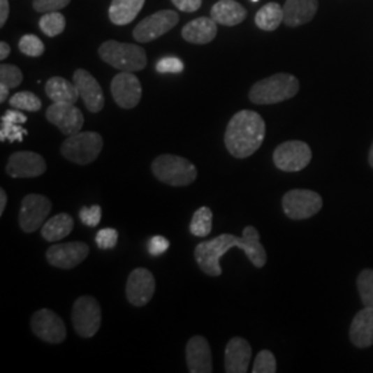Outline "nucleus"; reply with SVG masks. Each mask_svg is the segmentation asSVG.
I'll list each match as a JSON object with an SVG mask.
<instances>
[{
  "label": "nucleus",
  "instance_id": "f257e3e1",
  "mask_svg": "<svg viewBox=\"0 0 373 373\" xmlns=\"http://www.w3.org/2000/svg\"><path fill=\"white\" fill-rule=\"evenodd\" d=\"M233 248L242 249L250 263L257 268L264 267L267 263L265 249L260 242L258 231L253 226L245 227L242 237L240 238L233 234H221L214 240L198 244L193 257L205 274L210 277H220L223 272L220 258Z\"/></svg>",
  "mask_w": 373,
  "mask_h": 373
},
{
  "label": "nucleus",
  "instance_id": "f03ea898",
  "mask_svg": "<svg viewBox=\"0 0 373 373\" xmlns=\"http://www.w3.org/2000/svg\"><path fill=\"white\" fill-rule=\"evenodd\" d=\"M264 136V119L254 111L244 110L237 112L227 124L224 144L234 158L245 159L261 147Z\"/></svg>",
  "mask_w": 373,
  "mask_h": 373
},
{
  "label": "nucleus",
  "instance_id": "7ed1b4c3",
  "mask_svg": "<svg viewBox=\"0 0 373 373\" xmlns=\"http://www.w3.org/2000/svg\"><path fill=\"white\" fill-rule=\"evenodd\" d=\"M300 89L296 76L291 73H275L270 78L256 82L250 92L249 100L257 105L278 104L293 98Z\"/></svg>",
  "mask_w": 373,
  "mask_h": 373
},
{
  "label": "nucleus",
  "instance_id": "20e7f679",
  "mask_svg": "<svg viewBox=\"0 0 373 373\" xmlns=\"http://www.w3.org/2000/svg\"><path fill=\"white\" fill-rule=\"evenodd\" d=\"M98 54L103 61L122 72H138L147 66L145 50L138 45L107 41L100 46Z\"/></svg>",
  "mask_w": 373,
  "mask_h": 373
},
{
  "label": "nucleus",
  "instance_id": "39448f33",
  "mask_svg": "<svg viewBox=\"0 0 373 373\" xmlns=\"http://www.w3.org/2000/svg\"><path fill=\"white\" fill-rule=\"evenodd\" d=\"M151 169L159 182L172 186H189L198 176L193 163L183 156L170 154L155 158Z\"/></svg>",
  "mask_w": 373,
  "mask_h": 373
},
{
  "label": "nucleus",
  "instance_id": "423d86ee",
  "mask_svg": "<svg viewBox=\"0 0 373 373\" xmlns=\"http://www.w3.org/2000/svg\"><path fill=\"white\" fill-rule=\"evenodd\" d=\"M104 141L96 131H79L68 136L61 144V154L65 159L78 165H89L94 162L101 149Z\"/></svg>",
  "mask_w": 373,
  "mask_h": 373
},
{
  "label": "nucleus",
  "instance_id": "0eeeda50",
  "mask_svg": "<svg viewBox=\"0 0 373 373\" xmlns=\"http://www.w3.org/2000/svg\"><path fill=\"white\" fill-rule=\"evenodd\" d=\"M71 319L76 333L83 339H89L98 332L101 326L103 311L94 298L82 296L73 303Z\"/></svg>",
  "mask_w": 373,
  "mask_h": 373
},
{
  "label": "nucleus",
  "instance_id": "6e6552de",
  "mask_svg": "<svg viewBox=\"0 0 373 373\" xmlns=\"http://www.w3.org/2000/svg\"><path fill=\"white\" fill-rule=\"evenodd\" d=\"M52 202L47 196L41 193H28L20 207L18 221L24 233L32 234L43 227L52 212Z\"/></svg>",
  "mask_w": 373,
  "mask_h": 373
},
{
  "label": "nucleus",
  "instance_id": "1a4fd4ad",
  "mask_svg": "<svg viewBox=\"0 0 373 373\" xmlns=\"http://www.w3.org/2000/svg\"><path fill=\"white\" fill-rule=\"evenodd\" d=\"M322 198L310 189H292L282 198L284 213L292 220H306L322 209Z\"/></svg>",
  "mask_w": 373,
  "mask_h": 373
},
{
  "label": "nucleus",
  "instance_id": "9d476101",
  "mask_svg": "<svg viewBox=\"0 0 373 373\" xmlns=\"http://www.w3.org/2000/svg\"><path fill=\"white\" fill-rule=\"evenodd\" d=\"M180 17L176 11L161 10L144 18L133 31V38L138 43H149L175 28Z\"/></svg>",
  "mask_w": 373,
  "mask_h": 373
},
{
  "label": "nucleus",
  "instance_id": "9b49d317",
  "mask_svg": "<svg viewBox=\"0 0 373 373\" xmlns=\"http://www.w3.org/2000/svg\"><path fill=\"white\" fill-rule=\"evenodd\" d=\"M312 152L309 144L298 140L286 141L274 151V163L282 172H300L309 166Z\"/></svg>",
  "mask_w": 373,
  "mask_h": 373
},
{
  "label": "nucleus",
  "instance_id": "f8f14e48",
  "mask_svg": "<svg viewBox=\"0 0 373 373\" xmlns=\"http://www.w3.org/2000/svg\"><path fill=\"white\" fill-rule=\"evenodd\" d=\"M31 326L36 337L50 344L62 343L66 337L65 323L54 311L47 309L36 311L32 315Z\"/></svg>",
  "mask_w": 373,
  "mask_h": 373
},
{
  "label": "nucleus",
  "instance_id": "ddd939ff",
  "mask_svg": "<svg viewBox=\"0 0 373 373\" xmlns=\"http://www.w3.org/2000/svg\"><path fill=\"white\" fill-rule=\"evenodd\" d=\"M46 161L31 151H18L10 155L6 172L13 179H34L46 172Z\"/></svg>",
  "mask_w": 373,
  "mask_h": 373
},
{
  "label": "nucleus",
  "instance_id": "4468645a",
  "mask_svg": "<svg viewBox=\"0 0 373 373\" xmlns=\"http://www.w3.org/2000/svg\"><path fill=\"white\" fill-rule=\"evenodd\" d=\"M155 293V278L147 268H136L130 272L126 284V298L134 307L148 305Z\"/></svg>",
  "mask_w": 373,
  "mask_h": 373
},
{
  "label": "nucleus",
  "instance_id": "2eb2a0df",
  "mask_svg": "<svg viewBox=\"0 0 373 373\" xmlns=\"http://www.w3.org/2000/svg\"><path fill=\"white\" fill-rule=\"evenodd\" d=\"M114 101L124 110L137 107L141 100V83L133 72H119L111 82Z\"/></svg>",
  "mask_w": 373,
  "mask_h": 373
},
{
  "label": "nucleus",
  "instance_id": "dca6fc26",
  "mask_svg": "<svg viewBox=\"0 0 373 373\" xmlns=\"http://www.w3.org/2000/svg\"><path fill=\"white\" fill-rule=\"evenodd\" d=\"M46 118L52 124L60 129L62 134L72 136L79 133L85 124V117L75 104L68 103H53L47 111Z\"/></svg>",
  "mask_w": 373,
  "mask_h": 373
},
{
  "label": "nucleus",
  "instance_id": "f3484780",
  "mask_svg": "<svg viewBox=\"0 0 373 373\" xmlns=\"http://www.w3.org/2000/svg\"><path fill=\"white\" fill-rule=\"evenodd\" d=\"M73 83L79 90V96L82 97L86 108L97 114L104 108L105 100H104V93L97 82V79L87 72L86 69H76L73 73Z\"/></svg>",
  "mask_w": 373,
  "mask_h": 373
},
{
  "label": "nucleus",
  "instance_id": "a211bd4d",
  "mask_svg": "<svg viewBox=\"0 0 373 373\" xmlns=\"http://www.w3.org/2000/svg\"><path fill=\"white\" fill-rule=\"evenodd\" d=\"M89 251L90 249L83 242H68L50 247L46 251V257L53 267L71 270L85 261Z\"/></svg>",
  "mask_w": 373,
  "mask_h": 373
},
{
  "label": "nucleus",
  "instance_id": "6ab92c4d",
  "mask_svg": "<svg viewBox=\"0 0 373 373\" xmlns=\"http://www.w3.org/2000/svg\"><path fill=\"white\" fill-rule=\"evenodd\" d=\"M186 365L191 373L213 372L212 350L203 336H193L188 340L186 349Z\"/></svg>",
  "mask_w": 373,
  "mask_h": 373
},
{
  "label": "nucleus",
  "instance_id": "aec40b11",
  "mask_svg": "<svg viewBox=\"0 0 373 373\" xmlns=\"http://www.w3.org/2000/svg\"><path fill=\"white\" fill-rule=\"evenodd\" d=\"M251 347L242 337H233L226 347L224 367L227 373L248 372Z\"/></svg>",
  "mask_w": 373,
  "mask_h": 373
},
{
  "label": "nucleus",
  "instance_id": "412c9836",
  "mask_svg": "<svg viewBox=\"0 0 373 373\" xmlns=\"http://www.w3.org/2000/svg\"><path fill=\"white\" fill-rule=\"evenodd\" d=\"M318 11V0H286L284 4V24L296 28L310 22Z\"/></svg>",
  "mask_w": 373,
  "mask_h": 373
},
{
  "label": "nucleus",
  "instance_id": "4be33fe9",
  "mask_svg": "<svg viewBox=\"0 0 373 373\" xmlns=\"http://www.w3.org/2000/svg\"><path fill=\"white\" fill-rule=\"evenodd\" d=\"M350 340L360 349L373 344V309L364 307L356 314L350 326Z\"/></svg>",
  "mask_w": 373,
  "mask_h": 373
},
{
  "label": "nucleus",
  "instance_id": "5701e85b",
  "mask_svg": "<svg viewBox=\"0 0 373 373\" xmlns=\"http://www.w3.org/2000/svg\"><path fill=\"white\" fill-rule=\"evenodd\" d=\"M182 35L192 45L210 43L217 35V22L212 17L195 18L183 28Z\"/></svg>",
  "mask_w": 373,
  "mask_h": 373
},
{
  "label": "nucleus",
  "instance_id": "b1692460",
  "mask_svg": "<svg viewBox=\"0 0 373 373\" xmlns=\"http://www.w3.org/2000/svg\"><path fill=\"white\" fill-rule=\"evenodd\" d=\"M247 8L235 0H219L210 11V17L220 25L235 27L245 21Z\"/></svg>",
  "mask_w": 373,
  "mask_h": 373
},
{
  "label": "nucleus",
  "instance_id": "393cba45",
  "mask_svg": "<svg viewBox=\"0 0 373 373\" xmlns=\"http://www.w3.org/2000/svg\"><path fill=\"white\" fill-rule=\"evenodd\" d=\"M46 94L53 103H68V104H75L80 97L75 83L66 80L61 76H54L47 80Z\"/></svg>",
  "mask_w": 373,
  "mask_h": 373
},
{
  "label": "nucleus",
  "instance_id": "a878e982",
  "mask_svg": "<svg viewBox=\"0 0 373 373\" xmlns=\"http://www.w3.org/2000/svg\"><path fill=\"white\" fill-rule=\"evenodd\" d=\"M73 226V219L68 213H59L43 224L41 234L47 242H59L72 233Z\"/></svg>",
  "mask_w": 373,
  "mask_h": 373
},
{
  "label": "nucleus",
  "instance_id": "bb28decb",
  "mask_svg": "<svg viewBox=\"0 0 373 373\" xmlns=\"http://www.w3.org/2000/svg\"><path fill=\"white\" fill-rule=\"evenodd\" d=\"M145 0H112L108 17L115 25L130 24L141 11Z\"/></svg>",
  "mask_w": 373,
  "mask_h": 373
},
{
  "label": "nucleus",
  "instance_id": "cd10ccee",
  "mask_svg": "<svg viewBox=\"0 0 373 373\" xmlns=\"http://www.w3.org/2000/svg\"><path fill=\"white\" fill-rule=\"evenodd\" d=\"M254 22L263 31H275L284 22V7L275 1L264 4L257 11Z\"/></svg>",
  "mask_w": 373,
  "mask_h": 373
},
{
  "label": "nucleus",
  "instance_id": "c85d7f7f",
  "mask_svg": "<svg viewBox=\"0 0 373 373\" xmlns=\"http://www.w3.org/2000/svg\"><path fill=\"white\" fill-rule=\"evenodd\" d=\"M213 228V213L207 206L199 207L191 220L189 231L193 237H206L212 233Z\"/></svg>",
  "mask_w": 373,
  "mask_h": 373
},
{
  "label": "nucleus",
  "instance_id": "c756f323",
  "mask_svg": "<svg viewBox=\"0 0 373 373\" xmlns=\"http://www.w3.org/2000/svg\"><path fill=\"white\" fill-rule=\"evenodd\" d=\"M65 22H66L65 17L61 13L52 11V13H46L42 15V18L39 20V28L46 36L54 38L64 32Z\"/></svg>",
  "mask_w": 373,
  "mask_h": 373
},
{
  "label": "nucleus",
  "instance_id": "7c9ffc66",
  "mask_svg": "<svg viewBox=\"0 0 373 373\" xmlns=\"http://www.w3.org/2000/svg\"><path fill=\"white\" fill-rule=\"evenodd\" d=\"M8 104L15 108V110H20V111H28V112H38L41 108H42V101L41 98L31 93V92H20V93H15Z\"/></svg>",
  "mask_w": 373,
  "mask_h": 373
},
{
  "label": "nucleus",
  "instance_id": "2f4dec72",
  "mask_svg": "<svg viewBox=\"0 0 373 373\" xmlns=\"http://www.w3.org/2000/svg\"><path fill=\"white\" fill-rule=\"evenodd\" d=\"M357 288L364 307L373 309V270H363L357 278Z\"/></svg>",
  "mask_w": 373,
  "mask_h": 373
},
{
  "label": "nucleus",
  "instance_id": "473e14b6",
  "mask_svg": "<svg viewBox=\"0 0 373 373\" xmlns=\"http://www.w3.org/2000/svg\"><path fill=\"white\" fill-rule=\"evenodd\" d=\"M20 52L28 57H41L45 53L43 42L35 35H24L18 43Z\"/></svg>",
  "mask_w": 373,
  "mask_h": 373
},
{
  "label": "nucleus",
  "instance_id": "72a5a7b5",
  "mask_svg": "<svg viewBox=\"0 0 373 373\" xmlns=\"http://www.w3.org/2000/svg\"><path fill=\"white\" fill-rule=\"evenodd\" d=\"M22 72L18 66L13 64L0 65V83L6 85L8 89H15L22 82Z\"/></svg>",
  "mask_w": 373,
  "mask_h": 373
},
{
  "label": "nucleus",
  "instance_id": "f704fd0d",
  "mask_svg": "<svg viewBox=\"0 0 373 373\" xmlns=\"http://www.w3.org/2000/svg\"><path fill=\"white\" fill-rule=\"evenodd\" d=\"M253 373H275L277 372V361L271 351L261 350L253 364Z\"/></svg>",
  "mask_w": 373,
  "mask_h": 373
},
{
  "label": "nucleus",
  "instance_id": "c9c22d12",
  "mask_svg": "<svg viewBox=\"0 0 373 373\" xmlns=\"http://www.w3.org/2000/svg\"><path fill=\"white\" fill-rule=\"evenodd\" d=\"M28 134V130L24 129L21 124H10V122H1L0 129V141H18L21 142L24 140V136Z\"/></svg>",
  "mask_w": 373,
  "mask_h": 373
},
{
  "label": "nucleus",
  "instance_id": "e433bc0d",
  "mask_svg": "<svg viewBox=\"0 0 373 373\" xmlns=\"http://www.w3.org/2000/svg\"><path fill=\"white\" fill-rule=\"evenodd\" d=\"M118 231L115 228H103L96 235V244L103 250L114 249L118 244Z\"/></svg>",
  "mask_w": 373,
  "mask_h": 373
},
{
  "label": "nucleus",
  "instance_id": "4c0bfd02",
  "mask_svg": "<svg viewBox=\"0 0 373 373\" xmlns=\"http://www.w3.org/2000/svg\"><path fill=\"white\" fill-rule=\"evenodd\" d=\"M80 221L87 227H96L100 224L103 217V210L98 205H93L90 207H82L79 213Z\"/></svg>",
  "mask_w": 373,
  "mask_h": 373
},
{
  "label": "nucleus",
  "instance_id": "58836bf2",
  "mask_svg": "<svg viewBox=\"0 0 373 373\" xmlns=\"http://www.w3.org/2000/svg\"><path fill=\"white\" fill-rule=\"evenodd\" d=\"M156 71L159 73H182L184 62L177 57H165L156 62Z\"/></svg>",
  "mask_w": 373,
  "mask_h": 373
},
{
  "label": "nucleus",
  "instance_id": "ea45409f",
  "mask_svg": "<svg viewBox=\"0 0 373 373\" xmlns=\"http://www.w3.org/2000/svg\"><path fill=\"white\" fill-rule=\"evenodd\" d=\"M71 0H34L32 7L38 13H52V11H60L64 7L69 4Z\"/></svg>",
  "mask_w": 373,
  "mask_h": 373
},
{
  "label": "nucleus",
  "instance_id": "a19ab883",
  "mask_svg": "<svg viewBox=\"0 0 373 373\" xmlns=\"http://www.w3.org/2000/svg\"><path fill=\"white\" fill-rule=\"evenodd\" d=\"M169 247H170L169 240H166L162 235H155L148 242V251L152 257H158V256L163 254L169 249Z\"/></svg>",
  "mask_w": 373,
  "mask_h": 373
},
{
  "label": "nucleus",
  "instance_id": "79ce46f5",
  "mask_svg": "<svg viewBox=\"0 0 373 373\" xmlns=\"http://www.w3.org/2000/svg\"><path fill=\"white\" fill-rule=\"evenodd\" d=\"M172 3L184 13L198 11L202 6V0H172Z\"/></svg>",
  "mask_w": 373,
  "mask_h": 373
},
{
  "label": "nucleus",
  "instance_id": "37998d69",
  "mask_svg": "<svg viewBox=\"0 0 373 373\" xmlns=\"http://www.w3.org/2000/svg\"><path fill=\"white\" fill-rule=\"evenodd\" d=\"M1 122H10V124H24L27 122V117L20 110H8L1 117Z\"/></svg>",
  "mask_w": 373,
  "mask_h": 373
},
{
  "label": "nucleus",
  "instance_id": "c03bdc74",
  "mask_svg": "<svg viewBox=\"0 0 373 373\" xmlns=\"http://www.w3.org/2000/svg\"><path fill=\"white\" fill-rule=\"evenodd\" d=\"M10 13V6L8 0H0V27H4Z\"/></svg>",
  "mask_w": 373,
  "mask_h": 373
},
{
  "label": "nucleus",
  "instance_id": "a18cd8bd",
  "mask_svg": "<svg viewBox=\"0 0 373 373\" xmlns=\"http://www.w3.org/2000/svg\"><path fill=\"white\" fill-rule=\"evenodd\" d=\"M10 46L6 42L0 43V60H6L10 56Z\"/></svg>",
  "mask_w": 373,
  "mask_h": 373
},
{
  "label": "nucleus",
  "instance_id": "49530a36",
  "mask_svg": "<svg viewBox=\"0 0 373 373\" xmlns=\"http://www.w3.org/2000/svg\"><path fill=\"white\" fill-rule=\"evenodd\" d=\"M6 205H7V195H6V191L1 188L0 189V216L4 213Z\"/></svg>",
  "mask_w": 373,
  "mask_h": 373
},
{
  "label": "nucleus",
  "instance_id": "de8ad7c7",
  "mask_svg": "<svg viewBox=\"0 0 373 373\" xmlns=\"http://www.w3.org/2000/svg\"><path fill=\"white\" fill-rule=\"evenodd\" d=\"M8 90L10 89L6 85L0 83V103H4L6 101V98L8 97Z\"/></svg>",
  "mask_w": 373,
  "mask_h": 373
},
{
  "label": "nucleus",
  "instance_id": "09e8293b",
  "mask_svg": "<svg viewBox=\"0 0 373 373\" xmlns=\"http://www.w3.org/2000/svg\"><path fill=\"white\" fill-rule=\"evenodd\" d=\"M368 159H370V165L372 166L373 169V142L372 147H371V149H370V158H368Z\"/></svg>",
  "mask_w": 373,
  "mask_h": 373
},
{
  "label": "nucleus",
  "instance_id": "8fccbe9b",
  "mask_svg": "<svg viewBox=\"0 0 373 373\" xmlns=\"http://www.w3.org/2000/svg\"><path fill=\"white\" fill-rule=\"evenodd\" d=\"M251 1H257V0H251Z\"/></svg>",
  "mask_w": 373,
  "mask_h": 373
}]
</instances>
